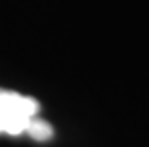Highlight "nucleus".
Returning <instances> with one entry per match:
<instances>
[{
	"instance_id": "nucleus-1",
	"label": "nucleus",
	"mask_w": 149,
	"mask_h": 147,
	"mask_svg": "<svg viewBox=\"0 0 149 147\" xmlns=\"http://www.w3.org/2000/svg\"><path fill=\"white\" fill-rule=\"evenodd\" d=\"M38 113V101L29 95L0 88V134H25L27 124Z\"/></svg>"
},
{
	"instance_id": "nucleus-2",
	"label": "nucleus",
	"mask_w": 149,
	"mask_h": 147,
	"mask_svg": "<svg viewBox=\"0 0 149 147\" xmlns=\"http://www.w3.org/2000/svg\"><path fill=\"white\" fill-rule=\"evenodd\" d=\"M25 134H29L33 139H36V141H46V139L52 138L54 130H52V126H50L46 121H40V118L35 117V118H31V121H29Z\"/></svg>"
}]
</instances>
